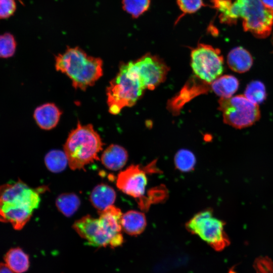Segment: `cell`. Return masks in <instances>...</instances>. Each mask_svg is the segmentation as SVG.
<instances>
[{"label":"cell","mask_w":273,"mask_h":273,"mask_svg":"<svg viewBox=\"0 0 273 273\" xmlns=\"http://www.w3.org/2000/svg\"><path fill=\"white\" fill-rule=\"evenodd\" d=\"M39 191L20 180L0 186V221L10 223L16 230H21L39 206Z\"/></svg>","instance_id":"6da1fadb"},{"label":"cell","mask_w":273,"mask_h":273,"mask_svg":"<svg viewBox=\"0 0 273 273\" xmlns=\"http://www.w3.org/2000/svg\"><path fill=\"white\" fill-rule=\"evenodd\" d=\"M56 69L65 74L75 89L85 90L103 74V61L88 56L78 47L69 48L55 58Z\"/></svg>","instance_id":"7a4b0ae2"},{"label":"cell","mask_w":273,"mask_h":273,"mask_svg":"<svg viewBox=\"0 0 273 273\" xmlns=\"http://www.w3.org/2000/svg\"><path fill=\"white\" fill-rule=\"evenodd\" d=\"M102 139L92 124L77 126L69 133L64 145L68 165L72 170L84 168L85 165L98 160V153L102 150Z\"/></svg>","instance_id":"3957f363"},{"label":"cell","mask_w":273,"mask_h":273,"mask_svg":"<svg viewBox=\"0 0 273 273\" xmlns=\"http://www.w3.org/2000/svg\"><path fill=\"white\" fill-rule=\"evenodd\" d=\"M144 90L130 62L123 63L107 88L109 112L117 115L123 108L133 106Z\"/></svg>","instance_id":"277c9868"},{"label":"cell","mask_w":273,"mask_h":273,"mask_svg":"<svg viewBox=\"0 0 273 273\" xmlns=\"http://www.w3.org/2000/svg\"><path fill=\"white\" fill-rule=\"evenodd\" d=\"M231 13L237 22L243 20L244 30L258 38L268 36L273 25V10L265 7L261 0H236L232 2Z\"/></svg>","instance_id":"5b68a950"},{"label":"cell","mask_w":273,"mask_h":273,"mask_svg":"<svg viewBox=\"0 0 273 273\" xmlns=\"http://www.w3.org/2000/svg\"><path fill=\"white\" fill-rule=\"evenodd\" d=\"M225 222L214 217L208 208L195 214L186 224L187 230L199 236L216 251H221L230 244L224 231Z\"/></svg>","instance_id":"8992f818"},{"label":"cell","mask_w":273,"mask_h":273,"mask_svg":"<svg viewBox=\"0 0 273 273\" xmlns=\"http://www.w3.org/2000/svg\"><path fill=\"white\" fill-rule=\"evenodd\" d=\"M218 109L222 113L225 124L241 129L254 124L260 117L258 105L240 95L229 98H220Z\"/></svg>","instance_id":"52a82bcc"},{"label":"cell","mask_w":273,"mask_h":273,"mask_svg":"<svg viewBox=\"0 0 273 273\" xmlns=\"http://www.w3.org/2000/svg\"><path fill=\"white\" fill-rule=\"evenodd\" d=\"M191 67L195 76L207 83L219 77L223 71V58L218 49L200 43L191 54Z\"/></svg>","instance_id":"ba28073f"},{"label":"cell","mask_w":273,"mask_h":273,"mask_svg":"<svg viewBox=\"0 0 273 273\" xmlns=\"http://www.w3.org/2000/svg\"><path fill=\"white\" fill-rule=\"evenodd\" d=\"M130 63L144 89H154L165 80L169 70L162 59L150 54Z\"/></svg>","instance_id":"9c48e42d"},{"label":"cell","mask_w":273,"mask_h":273,"mask_svg":"<svg viewBox=\"0 0 273 273\" xmlns=\"http://www.w3.org/2000/svg\"><path fill=\"white\" fill-rule=\"evenodd\" d=\"M146 170L138 165H131L121 171L116 179L117 187L124 194L143 200L148 184Z\"/></svg>","instance_id":"30bf717a"},{"label":"cell","mask_w":273,"mask_h":273,"mask_svg":"<svg viewBox=\"0 0 273 273\" xmlns=\"http://www.w3.org/2000/svg\"><path fill=\"white\" fill-rule=\"evenodd\" d=\"M72 226L88 245L112 248V239L101 224L99 218L87 215L75 221Z\"/></svg>","instance_id":"8fae6325"},{"label":"cell","mask_w":273,"mask_h":273,"mask_svg":"<svg viewBox=\"0 0 273 273\" xmlns=\"http://www.w3.org/2000/svg\"><path fill=\"white\" fill-rule=\"evenodd\" d=\"M99 214L101 224L112 239V248L122 245L124 240L121 233L123 214L120 209L113 205L99 211Z\"/></svg>","instance_id":"7c38bea8"},{"label":"cell","mask_w":273,"mask_h":273,"mask_svg":"<svg viewBox=\"0 0 273 273\" xmlns=\"http://www.w3.org/2000/svg\"><path fill=\"white\" fill-rule=\"evenodd\" d=\"M61 114V111L55 104L49 103L36 108L33 117L40 128L50 130L58 124Z\"/></svg>","instance_id":"4fadbf2b"},{"label":"cell","mask_w":273,"mask_h":273,"mask_svg":"<svg viewBox=\"0 0 273 273\" xmlns=\"http://www.w3.org/2000/svg\"><path fill=\"white\" fill-rule=\"evenodd\" d=\"M128 160V153L123 147L112 144L108 147L101 156V162L103 165L110 170L117 171L121 169Z\"/></svg>","instance_id":"5bb4252c"},{"label":"cell","mask_w":273,"mask_h":273,"mask_svg":"<svg viewBox=\"0 0 273 273\" xmlns=\"http://www.w3.org/2000/svg\"><path fill=\"white\" fill-rule=\"evenodd\" d=\"M116 198L114 189L110 186L101 184L96 186L92 190L90 201L98 212L113 205Z\"/></svg>","instance_id":"9a60e30c"},{"label":"cell","mask_w":273,"mask_h":273,"mask_svg":"<svg viewBox=\"0 0 273 273\" xmlns=\"http://www.w3.org/2000/svg\"><path fill=\"white\" fill-rule=\"evenodd\" d=\"M122 230L130 236H137L142 233L147 225L146 218L144 213L136 210H129L122 214Z\"/></svg>","instance_id":"2e32d148"},{"label":"cell","mask_w":273,"mask_h":273,"mask_svg":"<svg viewBox=\"0 0 273 273\" xmlns=\"http://www.w3.org/2000/svg\"><path fill=\"white\" fill-rule=\"evenodd\" d=\"M253 62L250 53L241 47L232 49L227 57V63L229 67L234 71L240 73L248 71Z\"/></svg>","instance_id":"e0dca14e"},{"label":"cell","mask_w":273,"mask_h":273,"mask_svg":"<svg viewBox=\"0 0 273 273\" xmlns=\"http://www.w3.org/2000/svg\"><path fill=\"white\" fill-rule=\"evenodd\" d=\"M6 264L16 273H23L29 267V255L19 247L10 249L5 254Z\"/></svg>","instance_id":"ac0fdd59"},{"label":"cell","mask_w":273,"mask_h":273,"mask_svg":"<svg viewBox=\"0 0 273 273\" xmlns=\"http://www.w3.org/2000/svg\"><path fill=\"white\" fill-rule=\"evenodd\" d=\"M238 79L231 75L219 76L210 83L211 90L220 98L231 97L238 90Z\"/></svg>","instance_id":"d6986e66"},{"label":"cell","mask_w":273,"mask_h":273,"mask_svg":"<svg viewBox=\"0 0 273 273\" xmlns=\"http://www.w3.org/2000/svg\"><path fill=\"white\" fill-rule=\"evenodd\" d=\"M80 204L79 198L74 193H64L56 200V205L60 212L67 217L73 215Z\"/></svg>","instance_id":"ffe728a7"},{"label":"cell","mask_w":273,"mask_h":273,"mask_svg":"<svg viewBox=\"0 0 273 273\" xmlns=\"http://www.w3.org/2000/svg\"><path fill=\"white\" fill-rule=\"evenodd\" d=\"M44 163L48 170L54 173H59L66 168L68 161L64 151L53 150L46 155Z\"/></svg>","instance_id":"44dd1931"},{"label":"cell","mask_w":273,"mask_h":273,"mask_svg":"<svg viewBox=\"0 0 273 273\" xmlns=\"http://www.w3.org/2000/svg\"><path fill=\"white\" fill-rule=\"evenodd\" d=\"M174 161L177 169L182 172H189L194 168L196 159L191 151L187 149H181L175 154Z\"/></svg>","instance_id":"7402d4cb"},{"label":"cell","mask_w":273,"mask_h":273,"mask_svg":"<svg viewBox=\"0 0 273 273\" xmlns=\"http://www.w3.org/2000/svg\"><path fill=\"white\" fill-rule=\"evenodd\" d=\"M244 96L252 103L258 105L262 103L266 98L264 84L258 80L251 82L246 87Z\"/></svg>","instance_id":"603a6c76"},{"label":"cell","mask_w":273,"mask_h":273,"mask_svg":"<svg viewBox=\"0 0 273 273\" xmlns=\"http://www.w3.org/2000/svg\"><path fill=\"white\" fill-rule=\"evenodd\" d=\"M122 5L126 12L137 18L148 10L150 0H123Z\"/></svg>","instance_id":"cb8c5ba5"},{"label":"cell","mask_w":273,"mask_h":273,"mask_svg":"<svg viewBox=\"0 0 273 273\" xmlns=\"http://www.w3.org/2000/svg\"><path fill=\"white\" fill-rule=\"evenodd\" d=\"M16 46V40L11 33L0 35V58L7 59L13 56Z\"/></svg>","instance_id":"d4e9b609"},{"label":"cell","mask_w":273,"mask_h":273,"mask_svg":"<svg viewBox=\"0 0 273 273\" xmlns=\"http://www.w3.org/2000/svg\"><path fill=\"white\" fill-rule=\"evenodd\" d=\"M213 8L220 13V22L228 24H236L233 20L231 14L232 0H212Z\"/></svg>","instance_id":"484cf974"},{"label":"cell","mask_w":273,"mask_h":273,"mask_svg":"<svg viewBox=\"0 0 273 273\" xmlns=\"http://www.w3.org/2000/svg\"><path fill=\"white\" fill-rule=\"evenodd\" d=\"M180 10L184 13L196 12L204 6L202 0H177Z\"/></svg>","instance_id":"4316f807"},{"label":"cell","mask_w":273,"mask_h":273,"mask_svg":"<svg viewBox=\"0 0 273 273\" xmlns=\"http://www.w3.org/2000/svg\"><path fill=\"white\" fill-rule=\"evenodd\" d=\"M16 1L0 0V19L8 18L14 14L16 9Z\"/></svg>","instance_id":"83f0119b"},{"label":"cell","mask_w":273,"mask_h":273,"mask_svg":"<svg viewBox=\"0 0 273 273\" xmlns=\"http://www.w3.org/2000/svg\"><path fill=\"white\" fill-rule=\"evenodd\" d=\"M0 273H13L8 266L3 263H0Z\"/></svg>","instance_id":"f1b7e54d"},{"label":"cell","mask_w":273,"mask_h":273,"mask_svg":"<svg viewBox=\"0 0 273 273\" xmlns=\"http://www.w3.org/2000/svg\"><path fill=\"white\" fill-rule=\"evenodd\" d=\"M263 5L268 9L273 10V0H261Z\"/></svg>","instance_id":"f546056e"}]
</instances>
